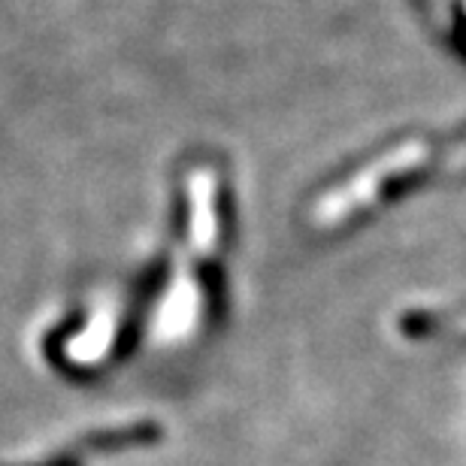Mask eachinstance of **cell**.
I'll use <instances>...</instances> for the list:
<instances>
[{
  "label": "cell",
  "mask_w": 466,
  "mask_h": 466,
  "mask_svg": "<svg viewBox=\"0 0 466 466\" xmlns=\"http://www.w3.org/2000/svg\"><path fill=\"white\" fill-rule=\"evenodd\" d=\"M424 157V148L421 146H403L397 148V152H390L388 157H381L379 164H372L367 173H360L358 179H354L346 191L339 194L337 203L330 207V218H342L349 209L360 207V203H367L372 194H376V188L381 182H390L397 179L400 173L412 170V167Z\"/></svg>",
  "instance_id": "6da1fadb"
}]
</instances>
